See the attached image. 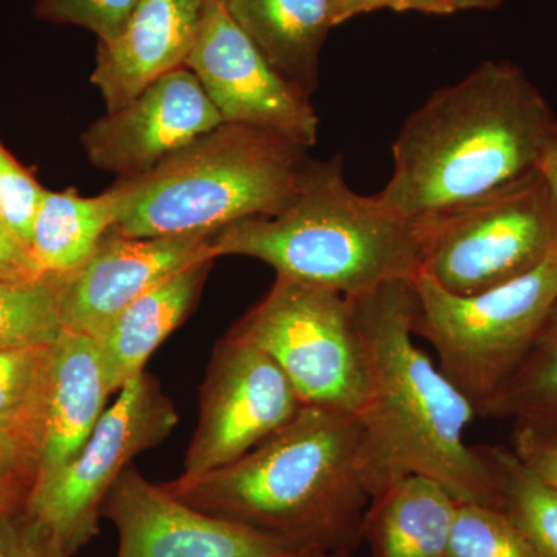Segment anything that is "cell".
Wrapping results in <instances>:
<instances>
[{"label":"cell","mask_w":557,"mask_h":557,"mask_svg":"<svg viewBox=\"0 0 557 557\" xmlns=\"http://www.w3.org/2000/svg\"><path fill=\"white\" fill-rule=\"evenodd\" d=\"M556 134L555 113L522 69L483 62L406 120L379 197L412 222L463 207L541 171Z\"/></svg>","instance_id":"obj_1"},{"label":"cell","mask_w":557,"mask_h":557,"mask_svg":"<svg viewBox=\"0 0 557 557\" xmlns=\"http://www.w3.org/2000/svg\"><path fill=\"white\" fill-rule=\"evenodd\" d=\"M351 302L368 366V397L357 418L372 496L420 474L458 502L498 509L485 457L465 440L474 406L413 341V284L392 282Z\"/></svg>","instance_id":"obj_2"},{"label":"cell","mask_w":557,"mask_h":557,"mask_svg":"<svg viewBox=\"0 0 557 557\" xmlns=\"http://www.w3.org/2000/svg\"><path fill=\"white\" fill-rule=\"evenodd\" d=\"M361 443L357 417L304 406L239 460L193 482L161 485L189 507L299 553L351 556L373 498Z\"/></svg>","instance_id":"obj_3"},{"label":"cell","mask_w":557,"mask_h":557,"mask_svg":"<svg viewBox=\"0 0 557 557\" xmlns=\"http://www.w3.org/2000/svg\"><path fill=\"white\" fill-rule=\"evenodd\" d=\"M215 258L247 256L277 276L348 299L392 282H417L423 267L418 223L347 185L341 156L310 160L298 197L270 218L240 220L212 234Z\"/></svg>","instance_id":"obj_4"},{"label":"cell","mask_w":557,"mask_h":557,"mask_svg":"<svg viewBox=\"0 0 557 557\" xmlns=\"http://www.w3.org/2000/svg\"><path fill=\"white\" fill-rule=\"evenodd\" d=\"M310 148L276 132L223 123L152 170L110 188L113 233L127 237L214 234L270 218L298 197Z\"/></svg>","instance_id":"obj_5"},{"label":"cell","mask_w":557,"mask_h":557,"mask_svg":"<svg viewBox=\"0 0 557 557\" xmlns=\"http://www.w3.org/2000/svg\"><path fill=\"white\" fill-rule=\"evenodd\" d=\"M413 336L434 347L438 369L478 417L518 369L557 300V248L515 281L456 296L431 278L413 282Z\"/></svg>","instance_id":"obj_6"},{"label":"cell","mask_w":557,"mask_h":557,"mask_svg":"<svg viewBox=\"0 0 557 557\" xmlns=\"http://www.w3.org/2000/svg\"><path fill=\"white\" fill-rule=\"evenodd\" d=\"M228 333L265 351L302 406L361 412L368 366L354 302L346 296L276 276Z\"/></svg>","instance_id":"obj_7"},{"label":"cell","mask_w":557,"mask_h":557,"mask_svg":"<svg viewBox=\"0 0 557 557\" xmlns=\"http://www.w3.org/2000/svg\"><path fill=\"white\" fill-rule=\"evenodd\" d=\"M421 276L456 296L515 281L557 248V212L541 171L507 188L417 220Z\"/></svg>","instance_id":"obj_8"},{"label":"cell","mask_w":557,"mask_h":557,"mask_svg":"<svg viewBox=\"0 0 557 557\" xmlns=\"http://www.w3.org/2000/svg\"><path fill=\"white\" fill-rule=\"evenodd\" d=\"M178 412L159 381L141 373L121 387L78 456L32 486L25 511L73 557L100 534L102 505L132 461L160 446Z\"/></svg>","instance_id":"obj_9"},{"label":"cell","mask_w":557,"mask_h":557,"mask_svg":"<svg viewBox=\"0 0 557 557\" xmlns=\"http://www.w3.org/2000/svg\"><path fill=\"white\" fill-rule=\"evenodd\" d=\"M281 368L259 347L226 333L200 388L199 421L178 482L239 460L302 409Z\"/></svg>","instance_id":"obj_10"},{"label":"cell","mask_w":557,"mask_h":557,"mask_svg":"<svg viewBox=\"0 0 557 557\" xmlns=\"http://www.w3.org/2000/svg\"><path fill=\"white\" fill-rule=\"evenodd\" d=\"M188 67L225 123L276 132L311 148L319 119L310 95L285 79L233 21L222 0H205Z\"/></svg>","instance_id":"obj_11"},{"label":"cell","mask_w":557,"mask_h":557,"mask_svg":"<svg viewBox=\"0 0 557 557\" xmlns=\"http://www.w3.org/2000/svg\"><path fill=\"white\" fill-rule=\"evenodd\" d=\"M119 533L116 557H298V549L231 520L215 518L149 482L135 467L102 505Z\"/></svg>","instance_id":"obj_12"},{"label":"cell","mask_w":557,"mask_h":557,"mask_svg":"<svg viewBox=\"0 0 557 557\" xmlns=\"http://www.w3.org/2000/svg\"><path fill=\"white\" fill-rule=\"evenodd\" d=\"M223 123L197 76L180 67L95 121L84 132L83 146L94 166L134 177Z\"/></svg>","instance_id":"obj_13"},{"label":"cell","mask_w":557,"mask_h":557,"mask_svg":"<svg viewBox=\"0 0 557 557\" xmlns=\"http://www.w3.org/2000/svg\"><path fill=\"white\" fill-rule=\"evenodd\" d=\"M212 234L127 237L109 231L90 259L65 276L62 325L100 339L139 296L201 260H215Z\"/></svg>","instance_id":"obj_14"},{"label":"cell","mask_w":557,"mask_h":557,"mask_svg":"<svg viewBox=\"0 0 557 557\" xmlns=\"http://www.w3.org/2000/svg\"><path fill=\"white\" fill-rule=\"evenodd\" d=\"M205 0H139L126 27L100 40L91 83L108 113L135 100L161 76L185 67L199 35Z\"/></svg>","instance_id":"obj_15"},{"label":"cell","mask_w":557,"mask_h":557,"mask_svg":"<svg viewBox=\"0 0 557 557\" xmlns=\"http://www.w3.org/2000/svg\"><path fill=\"white\" fill-rule=\"evenodd\" d=\"M110 395L98 341L64 330L51 346L49 397L35 483L78 456L108 409Z\"/></svg>","instance_id":"obj_16"},{"label":"cell","mask_w":557,"mask_h":557,"mask_svg":"<svg viewBox=\"0 0 557 557\" xmlns=\"http://www.w3.org/2000/svg\"><path fill=\"white\" fill-rule=\"evenodd\" d=\"M214 260H201L161 282L121 311L98 341L110 392L146 372L153 351L185 322Z\"/></svg>","instance_id":"obj_17"},{"label":"cell","mask_w":557,"mask_h":557,"mask_svg":"<svg viewBox=\"0 0 557 557\" xmlns=\"http://www.w3.org/2000/svg\"><path fill=\"white\" fill-rule=\"evenodd\" d=\"M460 502L426 475L397 480L372 498L364 539L370 557H448Z\"/></svg>","instance_id":"obj_18"},{"label":"cell","mask_w":557,"mask_h":557,"mask_svg":"<svg viewBox=\"0 0 557 557\" xmlns=\"http://www.w3.org/2000/svg\"><path fill=\"white\" fill-rule=\"evenodd\" d=\"M233 21L274 69L307 95L333 24V0H222Z\"/></svg>","instance_id":"obj_19"},{"label":"cell","mask_w":557,"mask_h":557,"mask_svg":"<svg viewBox=\"0 0 557 557\" xmlns=\"http://www.w3.org/2000/svg\"><path fill=\"white\" fill-rule=\"evenodd\" d=\"M115 223L110 190L83 197L75 189H46L33 223L30 256L38 276L75 273Z\"/></svg>","instance_id":"obj_20"},{"label":"cell","mask_w":557,"mask_h":557,"mask_svg":"<svg viewBox=\"0 0 557 557\" xmlns=\"http://www.w3.org/2000/svg\"><path fill=\"white\" fill-rule=\"evenodd\" d=\"M51 346L0 348V434L25 450L36 471L49 397Z\"/></svg>","instance_id":"obj_21"},{"label":"cell","mask_w":557,"mask_h":557,"mask_svg":"<svg viewBox=\"0 0 557 557\" xmlns=\"http://www.w3.org/2000/svg\"><path fill=\"white\" fill-rule=\"evenodd\" d=\"M479 417L557 431V300L525 358Z\"/></svg>","instance_id":"obj_22"},{"label":"cell","mask_w":557,"mask_h":557,"mask_svg":"<svg viewBox=\"0 0 557 557\" xmlns=\"http://www.w3.org/2000/svg\"><path fill=\"white\" fill-rule=\"evenodd\" d=\"M494 483L498 509L519 528L539 557H557V491L512 450L480 446Z\"/></svg>","instance_id":"obj_23"},{"label":"cell","mask_w":557,"mask_h":557,"mask_svg":"<svg viewBox=\"0 0 557 557\" xmlns=\"http://www.w3.org/2000/svg\"><path fill=\"white\" fill-rule=\"evenodd\" d=\"M65 276L46 274L22 282L0 278V348L57 343L64 332L61 304Z\"/></svg>","instance_id":"obj_24"},{"label":"cell","mask_w":557,"mask_h":557,"mask_svg":"<svg viewBox=\"0 0 557 557\" xmlns=\"http://www.w3.org/2000/svg\"><path fill=\"white\" fill-rule=\"evenodd\" d=\"M448 557H539L519 528L500 509L479 504L457 508Z\"/></svg>","instance_id":"obj_25"},{"label":"cell","mask_w":557,"mask_h":557,"mask_svg":"<svg viewBox=\"0 0 557 557\" xmlns=\"http://www.w3.org/2000/svg\"><path fill=\"white\" fill-rule=\"evenodd\" d=\"M139 0H36L40 20L75 24L104 40L115 39L126 27Z\"/></svg>","instance_id":"obj_26"},{"label":"cell","mask_w":557,"mask_h":557,"mask_svg":"<svg viewBox=\"0 0 557 557\" xmlns=\"http://www.w3.org/2000/svg\"><path fill=\"white\" fill-rule=\"evenodd\" d=\"M46 189L0 141V219L30 247L33 223Z\"/></svg>","instance_id":"obj_27"},{"label":"cell","mask_w":557,"mask_h":557,"mask_svg":"<svg viewBox=\"0 0 557 557\" xmlns=\"http://www.w3.org/2000/svg\"><path fill=\"white\" fill-rule=\"evenodd\" d=\"M0 557H67L24 507L0 515Z\"/></svg>","instance_id":"obj_28"},{"label":"cell","mask_w":557,"mask_h":557,"mask_svg":"<svg viewBox=\"0 0 557 557\" xmlns=\"http://www.w3.org/2000/svg\"><path fill=\"white\" fill-rule=\"evenodd\" d=\"M516 454L534 472L557 491V432L533 424L516 423Z\"/></svg>","instance_id":"obj_29"},{"label":"cell","mask_w":557,"mask_h":557,"mask_svg":"<svg viewBox=\"0 0 557 557\" xmlns=\"http://www.w3.org/2000/svg\"><path fill=\"white\" fill-rule=\"evenodd\" d=\"M376 10L418 11L424 14L456 13V0H333V24Z\"/></svg>","instance_id":"obj_30"},{"label":"cell","mask_w":557,"mask_h":557,"mask_svg":"<svg viewBox=\"0 0 557 557\" xmlns=\"http://www.w3.org/2000/svg\"><path fill=\"white\" fill-rule=\"evenodd\" d=\"M38 277L27 244L0 219V278L22 282Z\"/></svg>","instance_id":"obj_31"},{"label":"cell","mask_w":557,"mask_h":557,"mask_svg":"<svg viewBox=\"0 0 557 557\" xmlns=\"http://www.w3.org/2000/svg\"><path fill=\"white\" fill-rule=\"evenodd\" d=\"M0 475H13L35 482L36 469L30 457L13 440L0 434Z\"/></svg>","instance_id":"obj_32"},{"label":"cell","mask_w":557,"mask_h":557,"mask_svg":"<svg viewBox=\"0 0 557 557\" xmlns=\"http://www.w3.org/2000/svg\"><path fill=\"white\" fill-rule=\"evenodd\" d=\"M32 486L30 480L0 475V515L24 507Z\"/></svg>","instance_id":"obj_33"},{"label":"cell","mask_w":557,"mask_h":557,"mask_svg":"<svg viewBox=\"0 0 557 557\" xmlns=\"http://www.w3.org/2000/svg\"><path fill=\"white\" fill-rule=\"evenodd\" d=\"M541 172L545 180H547L557 212V134L556 137L553 138L552 145H549L544 160H542Z\"/></svg>","instance_id":"obj_34"},{"label":"cell","mask_w":557,"mask_h":557,"mask_svg":"<svg viewBox=\"0 0 557 557\" xmlns=\"http://www.w3.org/2000/svg\"><path fill=\"white\" fill-rule=\"evenodd\" d=\"M504 0H456L457 11L465 10H494Z\"/></svg>","instance_id":"obj_35"},{"label":"cell","mask_w":557,"mask_h":557,"mask_svg":"<svg viewBox=\"0 0 557 557\" xmlns=\"http://www.w3.org/2000/svg\"><path fill=\"white\" fill-rule=\"evenodd\" d=\"M298 557H351L346 555H333V553H302Z\"/></svg>","instance_id":"obj_36"}]
</instances>
